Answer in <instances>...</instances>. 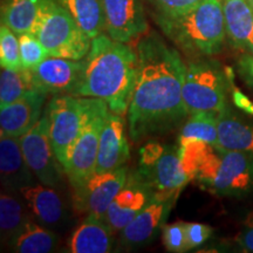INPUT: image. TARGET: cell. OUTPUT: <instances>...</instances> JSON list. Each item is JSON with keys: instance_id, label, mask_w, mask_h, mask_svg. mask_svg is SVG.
Segmentation results:
<instances>
[{"instance_id": "cell-30", "label": "cell", "mask_w": 253, "mask_h": 253, "mask_svg": "<svg viewBox=\"0 0 253 253\" xmlns=\"http://www.w3.org/2000/svg\"><path fill=\"white\" fill-rule=\"evenodd\" d=\"M20 46L21 65L25 69H31L48 58V53L40 40L32 33H25L18 36Z\"/></svg>"}, {"instance_id": "cell-14", "label": "cell", "mask_w": 253, "mask_h": 253, "mask_svg": "<svg viewBox=\"0 0 253 253\" xmlns=\"http://www.w3.org/2000/svg\"><path fill=\"white\" fill-rule=\"evenodd\" d=\"M102 6L106 30L112 39L130 42L148 30L142 0H102Z\"/></svg>"}, {"instance_id": "cell-7", "label": "cell", "mask_w": 253, "mask_h": 253, "mask_svg": "<svg viewBox=\"0 0 253 253\" xmlns=\"http://www.w3.org/2000/svg\"><path fill=\"white\" fill-rule=\"evenodd\" d=\"M226 89V78L212 63H186L182 94L189 115L198 112L220 113L227 107Z\"/></svg>"}, {"instance_id": "cell-1", "label": "cell", "mask_w": 253, "mask_h": 253, "mask_svg": "<svg viewBox=\"0 0 253 253\" xmlns=\"http://www.w3.org/2000/svg\"><path fill=\"white\" fill-rule=\"evenodd\" d=\"M137 78L126 122L134 143L179 126L189 113L183 101L186 63L175 48L155 32L136 46Z\"/></svg>"}, {"instance_id": "cell-32", "label": "cell", "mask_w": 253, "mask_h": 253, "mask_svg": "<svg viewBox=\"0 0 253 253\" xmlns=\"http://www.w3.org/2000/svg\"><path fill=\"white\" fill-rule=\"evenodd\" d=\"M202 0H150L156 8L157 14L166 17H176L190 11L197 6Z\"/></svg>"}, {"instance_id": "cell-2", "label": "cell", "mask_w": 253, "mask_h": 253, "mask_svg": "<svg viewBox=\"0 0 253 253\" xmlns=\"http://www.w3.org/2000/svg\"><path fill=\"white\" fill-rule=\"evenodd\" d=\"M137 78V53L126 42L100 34L91 39L77 96L104 101L126 116Z\"/></svg>"}, {"instance_id": "cell-36", "label": "cell", "mask_w": 253, "mask_h": 253, "mask_svg": "<svg viewBox=\"0 0 253 253\" xmlns=\"http://www.w3.org/2000/svg\"><path fill=\"white\" fill-rule=\"evenodd\" d=\"M232 101L239 109L244 110L245 113L250 114V115H253V102L250 101L249 97L244 93L237 89L236 87H233L232 90Z\"/></svg>"}, {"instance_id": "cell-22", "label": "cell", "mask_w": 253, "mask_h": 253, "mask_svg": "<svg viewBox=\"0 0 253 253\" xmlns=\"http://www.w3.org/2000/svg\"><path fill=\"white\" fill-rule=\"evenodd\" d=\"M47 0H2L1 24L17 36L34 33Z\"/></svg>"}, {"instance_id": "cell-26", "label": "cell", "mask_w": 253, "mask_h": 253, "mask_svg": "<svg viewBox=\"0 0 253 253\" xmlns=\"http://www.w3.org/2000/svg\"><path fill=\"white\" fill-rule=\"evenodd\" d=\"M58 237L52 231L31 219L21 232L11 242L12 249L19 253H48L54 251Z\"/></svg>"}, {"instance_id": "cell-19", "label": "cell", "mask_w": 253, "mask_h": 253, "mask_svg": "<svg viewBox=\"0 0 253 253\" xmlns=\"http://www.w3.org/2000/svg\"><path fill=\"white\" fill-rule=\"evenodd\" d=\"M19 192L25 199V203L30 209L31 213L40 223L54 226L65 219V204L55 188L33 183L24 186L19 190Z\"/></svg>"}, {"instance_id": "cell-18", "label": "cell", "mask_w": 253, "mask_h": 253, "mask_svg": "<svg viewBox=\"0 0 253 253\" xmlns=\"http://www.w3.org/2000/svg\"><path fill=\"white\" fill-rule=\"evenodd\" d=\"M0 173L6 189L19 191L34 183V173L28 167L20 145V138L0 137Z\"/></svg>"}, {"instance_id": "cell-15", "label": "cell", "mask_w": 253, "mask_h": 253, "mask_svg": "<svg viewBox=\"0 0 253 253\" xmlns=\"http://www.w3.org/2000/svg\"><path fill=\"white\" fill-rule=\"evenodd\" d=\"M125 116L108 110L101 130L96 171L107 172L125 167L130 157L126 136Z\"/></svg>"}, {"instance_id": "cell-29", "label": "cell", "mask_w": 253, "mask_h": 253, "mask_svg": "<svg viewBox=\"0 0 253 253\" xmlns=\"http://www.w3.org/2000/svg\"><path fill=\"white\" fill-rule=\"evenodd\" d=\"M0 65L1 68L14 69V71L23 68L19 38L4 24L0 26Z\"/></svg>"}, {"instance_id": "cell-23", "label": "cell", "mask_w": 253, "mask_h": 253, "mask_svg": "<svg viewBox=\"0 0 253 253\" xmlns=\"http://www.w3.org/2000/svg\"><path fill=\"white\" fill-rule=\"evenodd\" d=\"M218 143L227 150L253 155V126L240 120L226 107L218 113Z\"/></svg>"}, {"instance_id": "cell-24", "label": "cell", "mask_w": 253, "mask_h": 253, "mask_svg": "<svg viewBox=\"0 0 253 253\" xmlns=\"http://www.w3.org/2000/svg\"><path fill=\"white\" fill-rule=\"evenodd\" d=\"M28 207H25L18 196L1 192L0 196V231L1 239L11 242L17 237L31 219Z\"/></svg>"}, {"instance_id": "cell-21", "label": "cell", "mask_w": 253, "mask_h": 253, "mask_svg": "<svg viewBox=\"0 0 253 253\" xmlns=\"http://www.w3.org/2000/svg\"><path fill=\"white\" fill-rule=\"evenodd\" d=\"M226 36L233 46L253 54V4L251 0H224Z\"/></svg>"}, {"instance_id": "cell-37", "label": "cell", "mask_w": 253, "mask_h": 253, "mask_svg": "<svg viewBox=\"0 0 253 253\" xmlns=\"http://www.w3.org/2000/svg\"><path fill=\"white\" fill-rule=\"evenodd\" d=\"M251 1H252V4H253V0H251Z\"/></svg>"}, {"instance_id": "cell-8", "label": "cell", "mask_w": 253, "mask_h": 253, "mask_svg": "<svg viewBox=\"0 0 253 253\" xmlns=\"http://www.w3.org/2000/svg\"><path fill=\"white\" fill-rule=\"evenodd\" d=\"M75 95H54L47 104L49 138L56 157L65 167L73 144L80 135L86 118V99Z\"/></svg>"}, {"instance_id": "cell-25", "label": "cell", "mask_w": 253, "mask_h": 253, "mask_svg": "<svg viewBox=\"0 0 253 253\" xmlns=\"http://www.w3.org/2000/svg\"><path fill=\"white\" fill-rule=\"evenodd\" d=\"M90 39L106 30L102 0H60Z\"/></svg>"}, {"instance_id": "cell-27", "label": "cell", "mask_w": 253, "mask_h": 253, "mask_svg": "<svg viewBox=\"0 0 253 253\" xmlns=\"http://www.w3.org/2000/svg\"><path fill=\"white\" fill-rule=\"evenodd\" d=\"M199 140L210 144L218 143V113L198 112L190 115L183 125L178 137V144L183 142Z\"/></svg>"}, {"instance_id": "cell-9", "label": "cell", "mask_w": 253, "mask_h": 253, "mask_svg": "<svg viewBox=\"0 0 253 253\" xmlns=\"http://www.w3.org/2000/svg\"><path fill=\"white\" fill-rule=\"evenodd\" d=\"M20 145L28 167L41 184L50 188L60 186L65 170L53 149L48 131V118L45 112L39 122L21 136Z\"/></svg>"}, {"instance_id": "cell-3", "label": "cell", "mask_w": 253, "mask_h": 253, "mask_svg": "<svg viewBox=\"0 0 253 253\" xmlns=\"http://www.w3.org/2000/svg\"><path fill=\"white\" fill-rule=\"evenodd\" d=\"M224 0H202L181 15L156 14L164 34L190 56H209L223 49L226 38Z\"/></svg>"}, {"instance_id": "cell-33", "label": "cell", "mask_w": 253, "mask_h": 253, "mask_svg": "<svg viewBox=\"0 0 253 253\" xmlns=\"http://www.w3.org/2000/svg\"><path fill=\"white\" fill-rule=\"evenodd\" d=\"M188 250L199 248L212 235V227L201 223H185Z\"/></svg>"}, {"instance_id": "cell-34", "label": "cell", "mask_w": 253, "mask_h": 253, "mask_svg": "<svg viewBox=\"0 0 253 253\" xmlns=\"http://www.w3.org/2000/svg\"><path fill=\"white\" fill-rule=\"evenodd\" d=\"M237 69L240 78L243 81L248 84L249 87L253 88V54L248 53V54L242 55L237 61Z\"/></svg>"}, {"instance_id": "cell-20", "label": "cell", "mask_w": 253, "mask_h": 253, "mask_svg": "<svg viewBox=\"0 0 253 253\" xmlns=\"http://www.w3.org/2000/svg\"><path fill=\"white\" fill-rule=\"evenodd\" d=\"M114 231L104 218L88 214L68 240L72 253H107L112 251Z\"/></svg>"}, {"instance_id": "cell-28", "label": "cell", "mask_w": 253, "mask_h": 253, "mask_svg": "<svg viewBox=\"0 0 253 253\" xmlns=\"http://www.w3.org/2000/svg\"><path fill=\"white\" fill-rule=\"evenodd\" d=\"M34 90L28 69L1 68L0 72V108L20 100L27 91Z\"/></svg>"}, {"instance_id": "cell-10", "label": "cell", "mask_w": 253, "mask_h": 253, "mask_svg": "<svg viewBox=\"0 0 253 253\" xmlns=\"http://www.w3.org/2000/svg\"><path fill=\"white\" fill-rule=\"evenodd\" d=\"M156 196L140 170L128 172L125 185L118 192L104 214V220L114 232H121Z\"/></svg>"}, {"instance_id": "cell-11", "label": "cell", "mask_w": 253, "mask_h": 253, "mask_svg": "<svg viewBox=\"0 0 253 253\" xmlns=\"http://www.w3.org/2000/svg\"><path fill=\"white\" fill-rule=\"evenodd\" d=\"M126 166L107 172H95L78 189H74V207L79 212L104 218L110 203L125 185L128 177Z\"/></svg>"}, {"instance_id": "cell-16", "label": "cell", "mask_w": 253, "mask_h": 253, "mask_svg": "<svg viewBox=\"0 0 253 253\" xmlns=\"http://www.w3.org/2000/svg\"><path fill=\"white\" fill-rule=\"evenodd\" d=\"M46 93L30 90L20 100L0 108L1 135L20 138L39 122L43 115Z\"/></svg>"}, {"instance_id": "cell-35", "label": "cell", "mask_w": 253, "mask_h": 253, "mask_svg": "<svg viewBox=\"0 0 253 253\" xmlns=\"http://www.w3.org/2000/svg\"><path fill=\"white\" fill-rule=\"evenodd\" d=\"M237 242L243 250L253 252V213L249 217L245 229L237 237Z\"/></svg>"}, {"instance_id": "cell-17", "label": "cell", "mask_w": 253, "mask_h": 253, "mask_svg": "<svg viewBox=\"0 0 253 253\" xmlns=\"http://www.w3.org/2000/svg\"><path fill=\"white\" fill-rule=\"evenodd\" d=\"M156 194L175 195L191 181L183 167L178 148L166 147V149L149 166L138 168Z\"/></svg>"}, {"instance_id": "cell-13", "label": "cell", "mask_w": 253, "mask_h": 253, "mask_svg": "<svg viewBox=\"0 0 253 253\" xmlns=\"http://www.w3.org/2000/svg\"><path fill=\"white\" fill-rule=\"evenodd\" d=\"M177 196L178 194H156L153 201L121 231L120 243L123 248H140L150 243L158 230L164 226Z\"/></svg>"}, {"instance_id": "cell-12", "label": "cell", "mask_w": 253, "mask_h": 253, "mask_svg": "<svg viewBox=\"0 0 253 253\" xmlns=\"http://www.w3.org/2000/svg\"><path fill=\"white\" fill-rule=\"evenodd\" d=\"M84 59L72 60L48 56L28 69L34 90L52 95H75L80 86Z\"/></svg>"}, {"instance_id": "cell-4", "label": "cell", "mask_w": 253, "mask_h": 253, "mask_svg": "<svg viewBox=\"0 0 253 253\" xmlns=\"http://www.w3.org/2000/svg\"><path fill=\"white\" fill-rule=\"evenodd\" d=\"M194 179L212 194L242 197L253 189V155L210 144Z\"/></svg>"}, {"instance_id": "cell-5", "label": "cell", "mask_w": 253, "mask_h": 253, "mask_svg": "<svg viewBox=\"0 0 253 253\" xmlns=\"http://www.w3.org/2000/svg\"><path fill=\"white\" fill-rule=\"evenodd\" d=\"M33 34L55 58L82 60L91 46L90 38L60 0H47Z\"/></svg>"}, {"instance_id": "cell-6", "label": "cell", "mask_w": 253, "mask_h": 253, "mask_svg": "<svg viewBox=\"0 0 253 253\" xmlns=\"http://www.w3.org/2000/svg\"><path fill=\"white\" fill-rule=\"evenodd\" d=\"M109 108L104 101L86 99V118L80 135L73 144L67 163L63 167L73 190L78 189L96 171L101 130Z\"/></svg>"}, {"instance_id": "cell-31", "label": "cell", "mask_w": 253, "mask_h": 253, "mask_svg": "<svg viewBox=\"0 0 253 253\" xmlns=\"http://www.w3.org/2000/svg\"><path fill=\"white\" fill-rule=\"evenodd\" d=\"M163 244L169 252L183 253L189 251L186 245L185 223L176 221L172 224H164L162 227Z\"/></svg>"}]
</instances>
